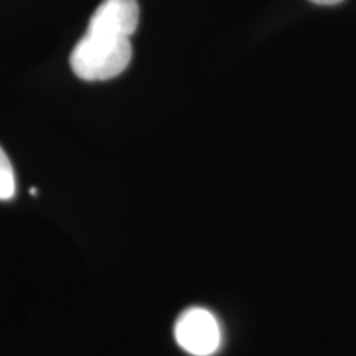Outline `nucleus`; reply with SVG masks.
<instances>
[{"mask_svg": "<svg viewBox=\"0 0 356 356\" xmlns=\"http://www.w3.org/2000/svg\"><path fill=\"white\" fill-rule=\"evenodd\" d=\"M137 0H102L89 19L88 29L129 37L139 25Z\"/></svg>", "mask_w": 356, "mask_h": 356, "instance_id": "7ed1b4c3", "label": "nucleus"}, {"mask_svg": "<svg viewBox=\"0 0 356 356\" xmlns=\"http://www.w3.org/2000/svg\"><path fill=\"white\" fill-rule=\"evenodd\" d=\"M15 195V172L6 150L0 145V200H12Z\"/></svg>", "mask_w": 356, "mask_h": 356, "instance_id": "20e7f679", "label": "nucleus"}, {"mask_svg": "<svg viewBox=\"0 0 356 356\" xmlns=\"http://www.w3.org/2000/svg\"><path fill=\"white\" fill-rule=\"evenodd\" d=\"M175 340L181 350L193 356H211L221 346V328L210 310L191 307L175 323Z\"/></svg>", "mask_w": 356, "mask_h": 356, "instance_id": "f03ea898", "label": "nucleus"}, {"mask_svg": "<svg viewBox=\"0 0 356 356\" xmlns=\"http://www.w3.org/2000/svg\"><path fill=\"white\" fill-rule=\"evenodd\" d=\"M129 37L86 30L70 56L73 73L84 81H106L122 73L131 63Z\"/></svg>", "mask_w": 356, "mask_h": 356, "instance_id": "f257e3e1", "label": "nucleus"}, {"mask_svg": "<svg viewBox=\"0 0 356 356\" xmlns=\"http://www.w3.org/2000/svg\"><path fill=\"white\" fill-rule=\"evenodd\" d=\"M310 2L318 3V6H337V3L343 2V0H310Z\"/></svg>", "mask_w": 356, "mask_h": 356, "instance_id": "39448f33", "label": "nucleus"}]
</instances>
